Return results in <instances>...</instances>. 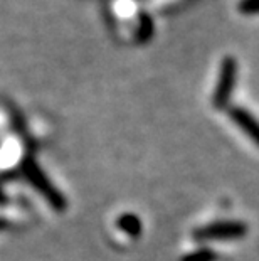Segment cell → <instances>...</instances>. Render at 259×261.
Instances as JSON below:
<instances>
[{
    "instance_id": "obj_1",
    "label": "cell",
    "mask_w": 259,
    "mask_h": 261,
    "mask_svg": "<svg viewBox=\"0 0 259 261\" xmlns=\"http://www.w3.org/2000/svg\"><path fill=\"white\" fill-rule=\"evenodd\" d=\"M22 172H24V177L31 182L32 187H34L37 192H41L54 209L63 211L66 207L64 196L52 186V182L44 175V172L39 169V165H37L34 160H31V159L24 160V164H22Z\"/></svg>"
},
{
    "instance_id": "obj_4",
    "label": "cell",
    "mask_w": 259,
    "mask_h": 261,
    "mask_svg": "<svg viewBox=\"0 0 259 261\" xmlns=\"http://www.w3.org/2000/svg\"><path fill=\"white\" fill-rule=\"evenodd\" d=\"M118 227L128 236H138L141 232V221L133 214H125L118 219Z\"/></svg>"
},
{
    "instance_id": "obj_2",
    "label": "cell",
    "mask_w": 259,
    "mask_h": 261,
    "mask_svg": "<svg viewBox=\"0 0 259 261\" xmlns=\"http://www.w3.org/2000/svg\"><path fill=\"white\" fill-rule=\"evenodd\" d=\"M247 232V226L241 221H217L194 232L197 241H231L239 240Z\"/></svg>"
},
{
    "instance_id": "obj_3",
    "label": "cell",
    "mask_w": 259,
    "mask_h": 261,
    "mask_svg": "<svg viewBox=\"0 0 259 261\" xmlns=\"http://www.w3.org/2000/svg\"><path fill=\"white\" fill-rule=\"evenodd\" d=\"M231 116H233V120L238 123L239 128L259 147V121L254 116L244 112V110H234V112L231 113Z\"/></svg>"
},
{
    "instance_id": "obj_5",
    "label": "cell",
    "mask_w": 259,
    "mask_h": 261,
    "mask_svg": "<svg viewBox=\"0 0 259 261\" xmlns=\"http://www.w3.org/2000/svg\"><path fill=\"white\" fill-rule=\"evenodd\" d=\"M216 259H217V256L212 249L202 248V249H197V251H192L189 254H185L180 261H216Z\"/></svg>"
}]
</instances>
